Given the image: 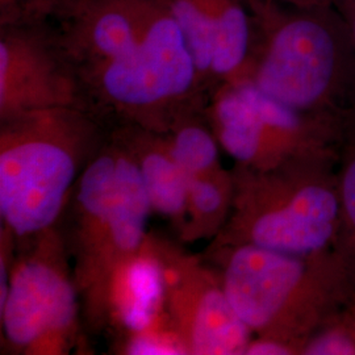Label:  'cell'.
<instances>
[{
    "label": "cell",
    "instance_id": "7",
    "mask_svg": "<svg viewBox=\"0 0 355 355\" xmlns=\"http://www.w3.org/2000/svg\"><path fill=\"white\" fill-rule=\"evenodd\" d=\"M0 306L8 340L26 346L73 324L76 293L54 267L37 261L26 262L15 271L6 302Z\"/></svg>",
    "mask_w": 355,
    "mask_h": 355
},
{
    "label": "cell",
    "instance_id": "3",
    "mask_svg": "<svg viewBox=\"0 0 355 355\" xmlns=\"http://www.w3.org/2000/svg\"><path fill=\"white\" fill-rule=\"evenodd\" d=\"M73 70L54 33L45 26H1L0 108L11 119L35 111L71 107Z\"/></svg>",
    "mask_w": 355,
    "mask_h": 355
},
{
    "label": "cell",
    "instance_id": "15",
    "mask_svg": "<svg viewBox=\"0 0 355 355\" xmlns=\"http://www.w3.org/2000/svg\"><path fill=\"white\" fill-rule=\"evenodd\" d=\"M173 159L190 175H195L214 165L217 149L214 139L203 128H182L173 145Z\"/></svg>",
    "mask_w": 355,
    "mask_h": 355
},
{
    "label": "cell",
    "instance_id": "12",
    "mask_svg": "<svg viewBox=\"0 0 355 355\" xmlns=\"http://www.w3.org/2000/svg\"><path fill=\"white\" fill-rule=\"evenodd\" d=\"M215 117L221 144L229 154L239 161H252L261 148L267 128L237 86L220 95Z\"/></svg>",
    "mask_w": 355,
    "mask_h": 355
},
{
    "label": "cell",
    "instance_id": "9",
    "mask_svg": "<svg viewBox=\"0 0 355 355\" xmlns=\"http://www.w3.org/2000/svg\"><path fill=\"white\" fill-rule=\"evenodd\" d=\"M189 343L195 354L246 353L249 325L230 304L224 290L205 287L191 311Z\"/></svg>",
    "mask_w": 355,
    "mask_h": 355
},
{
    "label": "cell",
    "instance_id": "8",
    "mask_svg": "<svg viewBox=\"0 0 355 355\" xmlns=\"http://www.w3.org/2000/svg\"><path fill=\"white\" fill-rule=\"evenodd\" d=\"M338 203L327 189L309 186L296 192L282 208L261 216L252 228L258 246L290 255L309 254L329 241Z\"/></svg>",
    "mask_w": 355,
    "mask_h": 355
},
{
    "label": "cell",
    "instance_id": "14",
    "mask_svg": "<svg viewBox=\"0 0 355 355\" xmlns=\"http://www.w3.org/2000/svg\"><path fill=\"white\" fill-rule=\"evenodd\" d=\"M116 158L101 157L80 179L79 202L89 216L104 223L114 190Z\"/></svg>",
    "mask_w": 355,
    "mask_h": 355
},
{
    "label": "cell",
    "instance_id": "4",
    "mask_svg": "<svg viewBox=\"0 0 355 355\" xmlns=\"http://www.w3.org/2000/svg\"><path fill=\"white\" fill-rule=\"evenodd\" d=\"M333 64L334 46L327 31L309 20H293L274 32L253 82L297 110L321 96Z\"/></svg>",
    "mask_w": 355,
    "mask_h": 355
},
{
    "label": "cell",
    "instance_id": "2",
    "mask_svg": "<svg viewBox=\"0 0 355 355\" xmlns=\"http://www.w3.org/2000/svg\"><path fill=\"white\" fill-rule=\"evenodd\" d=\"M66 108L11 117L16 124L15 140L0 155V211L16 234L48 228L74 180L73 157L53 140Z\"/></svg>",
    "mask_w": 355,
    "mask_h": 355
},
{
    "label": "cell",
    "instance_id": "10",
    "mask_svg": "<svg viewBox=\"0 0 355 355\" xmlns=\"http://www.w3.org/2000/svg\"><path fill=\"white\" fill-rule=\"evenodd\" d=\"M152 207L140 167L116 158L114 190L104 224L120 250L133 252L140 246Z\"/></svg>",
    "mask_w": 355,
    "mask_h": 355
},
{
    "label": "cell",
    "instance_id": "17",
    "mask_svg": "<svg viewBox=\"0 0 355 355\" xmlns=\"http://www.w3.org/2000/svg\"><path fill=\"white\" fill-rule=\"evenodd\" d=\"M189 196L192 203L195 204L196 209L205 215L215 214L223 203L221 192L214 183L198 179L192 175L189 187Z\"/></svg>",
    "mask_w": 355,
    "mask_h": 355
},
{
    "label": "cell",
    "instance_id": "1",
    "mask_svg": "<svg viewBox=\"0 0 355 355\" xmlns=\"http://www.w3.org/2000/svg\"><path fill=\"white\" fill-rule=\"evenodd\" d=\"M54 21V37L71 70L120 111L161 114L199 78L164 0H73Z\"/></svg>",
    "mask_w": 355,
    "mask_h": 355
},
{
    "label": "cell",
    "instance_id": "5",
    "mask_svg": "<svg viewBox=\"0 0 355 355\" xmlns=\"http://www.w3.org/2000/svg\"><path fill=\"white\" fill-rule=\"evenodd\" d=\"M303 277L304 265L296 255L252 243L232 255L223 290L250 329H263L279 315Z\"/></svg>",
    "mask_w": 355,
    "mask_h": 355
},
{
    "label": "cell",
    "instance_id": "21",
    "mask_svg": "<svg viewBox=\"0 0 355 355\" xmlns=\"http://www.w3.org/2000/svg\"><path fill=\"white\" fill-rule=\"evenodd\" d=\"M288 353L290 352L287 347L282 346L279 343H270V341L253 343L246 349V354L253 355H283Z\"/></svg>",
    "mask_w": 355,
    "mask_h": 355
},
{
    "label": "cell",
    "instance_id": "16",
    "mask_svg": "<svg viewBox=\"0 0 355 355\" xmlns=\"http://www.w3.org/2000/svg\"><path fill=\"white\" fill-rule=\"evenodd\" d=\"M73 0H0V26H45Z\"/></svg>",
    "mask_w": 355,
    "mask_h": 355
},
{
    "label": "cell",
    "instance_id": "19",
    "mask_svg": "<svg viewBox=\"0 0 355 355\" xmlns=\"http://www.w3.org/2000/svg\"><path fill=\"white\" fill-rule=\"evenodd\" d=\"M130 354L158 355V354H180L177 346L171 345L168 341L153 337V336H140L129 347Z\"/></svg>",
    "mask_w": 355,
    "mask_h": 355
},
{
    "label": "cell",
    "instance_id": "11",
    "mask_svg": "<svg viewBox=\"0 0 355 355\" xmlns=\"http://www.w3.org/2000/svg\"><path fill=\"white\" fill-rule=\"evenodd\" d=\"M164 288V271L152 258H139L125 268L120 278L117 299L127 328L144 331L150 327Z\"/></svg>",
    "mask_w": 355,
    "mask_h": 355
},
{
    "label": "cell",
    "instance_id": "20",
    "mask_svg": "<svg viewBox=\"0 0 355 355\" xmlns=\"http://www.w3.org/2000/svg\"><path fill=\"white\" fill-rule=\"evenodd\" d=\"M343 200L347 215L355 227V162L349 167L343 180Z\"/></svg>",
    "mask_w": 355,
    "mask_h": 355
},
{
    "label": "cell",
    "instance_id": "13",
    "mask_svg": "<svg viewBox=\"0 0 355 355\" xmlns=\"http://www.w3.org/2000/svg\"><path fill=\"white\" fill-rule=\"evenodd\" d=\"M141 173L152 205L164 215H179L187 203L190 179L177 162L162 154H149L142 165Z\"/></svg>",
    "mask_w": 355,
    "mask_h": 355
},
{
    "label": "cell",
    "instance_id": "18",
    "mask_svg": "<svg viewBox=\"0 0 355 355\" xmlns=\"http://www.w3.org/2000/svg\"><path fill=\"white\" fill-rule=\"evenodd\" d=\"M306 353L313 355L355 354V345L343 334L330 333L311 343Z\"/></svg>",
    "mask_w": 355,
    "mask_h": 355
},
{
    "label": "cell",
    "instance_id": "6",
    "mask_svg": "<svg viewBox=\"0 0 355 355\" xmlns=\"http://www.w3.org/2000/svg\"><path fill=\"white\" fill-rule=\"evenodd\" d=\"M180 28L199 76H228L243 64L249 16L239 0H164Z\"/></svg>",
    "mask_w": 355,
    "mask_h": 355
}]
</instances>
